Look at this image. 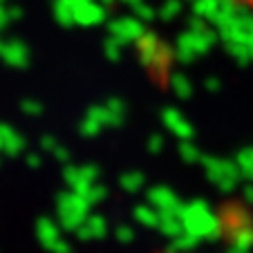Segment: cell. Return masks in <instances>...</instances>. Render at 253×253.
Returning a JSON list of instances; mask_svg holds the SVG:
<instances>
[{"mask_svg":"<svg viewBox=\"0 0 253 253\" xmlns=\"http://www.w3.org/2000/svg\"><path fill=\"white\" fill-rule=\"evenodd\" d=\"M226 2H231L233 7H240V9H244L247 14L253 16V0H226Z\"/></svg>","mask_w":253,"mask_h":253,"instance_id":"obj_1","label":"cell"}]
</instances>
